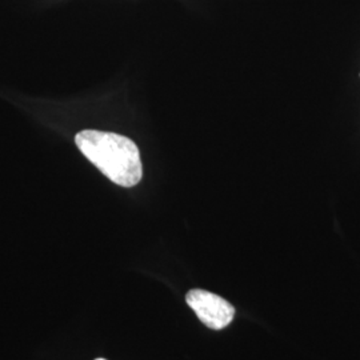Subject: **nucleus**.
Wrapping results in <instances>:
<instances>
[{"mask_svg": "<svg viewBox=\"0 0 360 360\" xmlns=\"http://www.w3.org/2000/svg\"><path fill=\"white\" fill-rule=\"evenodd\" d=\"M75 143L82 154L117 186L134 187L142 180L141 154L129 138L86 129L77 134Z\"/></svg>", "mask_w": 360, "mask_h": 360, "instance_id": "obj_1", "label": "nucleus"}, {"mask_svg": "<svg viewBox=\"0 0 360 360\" xmlns=\"http://www.w3.org/2000/svg\"><path fill=\"white\" fill-rule=\"evenodd\" d=\"M95 360H105V359H95Z\"/></svg>", "mask_w": 360, "mask_h": 360, "instance_id": "obj_3", "label": "nucleus"}, {"mask_svg": "<svg viewBox=\"0 0 360 360\" xmlns=\"http://www.w3.org/2000/svg\"><path fill=\"white\" fill-rule=\"evenodd\" d=\"M186 302L199 321L212 330L226 328L235 316V309L231 303L205 290H191L186 295Z\"/></svg>", "mask_w": 360, "mask_h": 360, "instance_id": "obj_2", "label": "nucleus"}]
</instances>
